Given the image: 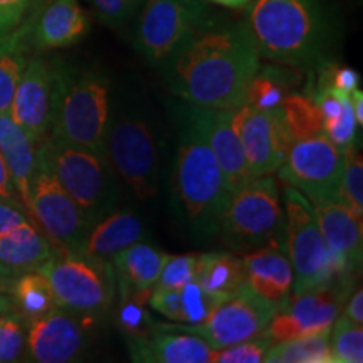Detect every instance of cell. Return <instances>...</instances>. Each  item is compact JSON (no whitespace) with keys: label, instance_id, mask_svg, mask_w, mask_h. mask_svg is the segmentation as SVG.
Returning <instances> with one entry per match:
<instances>
[{"label":"cell","instance_id":"cell-26","mask_svg":"<svg viewBox=\"0 0 363 363\" xmlns=\"http://www.w3.org/2000/svg\"><path fill=\"white\" fill-rule=\"evenodd\" d=\"M143 239V222L133 212H110L91 227L79 252L96 261L110 262L125 247Z\"/></svg>","mask_w":363,"mask_h":363},{"label":"cell","instance_id":"cell-38","mask_svg":"<svg viewBox=\"0 0 363 363\" xmlns=\"http://www.w3.org/2000/svg\"><path fill=\"white\" fill-rule=\"evenodd\" d=\"M272 345L264 333L254 337L246 342L229 345V347L217 348L212 355V362L216 363H261L264 362L266 352Z\"/></svg>","mask_w":363,"mask_h":363},{"label":"cell","instance_id":"cell-19","mask_svg":"<svg viewBox=\"0 0 363 363\" xmlns=\"http://www.w3.org/2000/svg\"><path fill=\"white\" fill-rule=\"evenodd\" d=\"M326 246L352 267L362 262V217H357L340 199H308Z\"/></svg>","mask_w":363,"mask_h":363},{"label":"cell","instance_id":"cell-33","mask_svg":"<svg viewBox=\"0 0 363 363\" xmlns=\"http://www.w3.org/2000/svg\"><path fill=\"white\" fill-rule=\"evenodd\" d=\"M293 142L323 133V116L320 104L310 93H289L279 106Z\"/></svg>","mask_w":363,"mask_h":363},{"label":"cell","instance_id":"cell-36","mask_svg":"<svg viewBox=\"0 0 363 363\" xmlns=\"http://www.w3.org/2000/svg\"><path fill=\"white\" fill-rule=\"evenodd\" d=\"M27 321L19 313L0 315V363L21 360L26 350Z\"/></svg>","mask_w":363,"mask_h":363},{"label":"cell","instance_id":"cell-21","mask_svg":"<svg viewBox=\"0 0 363 363\" xmlns=\"http://www.w3.org/2000/svg\"><path fill=\"white\" fill-rule=\"evenodd\" d=\"M235 108H214L208 128V142L224 177L229 195L238 192L254 177L249 170L242 143L234 120Z\"/></svg>","mask_w":363,"mask_h":363},{"label":"cell","instance_id":"cell-2","mask_svg":"<svg viewBox=\"0 0 363 363\" xmlns=\"http://www.w3.org/2000/svg\"><path fill=\"white\" fill-rule=\"evenodd\" d=\"M214 108L187 101L177 103V153L172 189L177 211L199 239L217 235V222L229 192L208 142V128Z\"/></svg>","mask_w":363,"mask_h":363},{"label":"cell","instance_id":"cell-13","mask_svg":"<svg viewBox=\"0 0 363 363\" xmlns=\"http://www.w3.org/2000/svg\"><path fill=\"white\" fill-rule=\"evenodd\" d=\"M276 308L244 284L239 291L227 296L197 325H180L211 345L214 350L259 337L269 325Z\"/></svg>","mask_w":363,"mask_h":363},{"label":"cell","instance_id":"cell-1","mask_svg":"<svg viewBox=\"0 0 363 363\" xmlns=\"http://www.w3.org/2000/svg\"><path fill=\"white\" fill-rule=\"evenodd\" d=\"M261 54L244 21L206 17L160 67L165 88L182 101L206 108L246 104Z\"/></svg>","mask_w":363,"mask_h":363},{"label":"cell","instance_id":"cell-8","mask_svg":"<svg viewBox=\"0 0 363 363\" xmlns=\"http://www.w3.org/2000/svg\"><path fill=\"white\" fill-rule=\"evenodd\" d=\"M104 155L138 201L158 192V142L155 125L142 108L126 106L110 118Z\"/></svg>","mask_w":363,"mask_h":363},{"label":"cell","instance_id":"cell-11","mask_svg":"<svg viewBox=\"0 0 363 363\" xmlns=\"http://www.w3.org/2000/svg\"><path fill=\"white\" fill-rule=\"evenodd\" d=\"M29 216L54 246L72 252H79L93 227V222L62 189L38 150L30 180Z\"/></svg>","mask_w":363,"mask_h":363},{"label":"cell","instance_id":"cell-27","mask_svg":"<svg viewBox=\"0 0 363 363\" xmlns=\"http://www.w3.org/2000/svg\"><path fill=\"white\" fill-rule=\"evenodd\" d=\"M219 301L222 299L207 293L197 281L175 289L153 288L148 298L153 310L184 325L201 323Z\"/></svg>","mask_w":363,"mask_h":363},{"label":"cell","instance_id":"cell-44","mask_svg":"<svg viewBox=\"0 0 363 363\" xmlns=\"http://www.w3.org/2000/svg\"><path fill=\"white\" fill-rule=\"evenodd\" d=\"M0 197L21 203L19 195L16 192V187H13L12 184V177L9 174V169L6 162H4L2 155H0Z\"/></svg>","mask_w":363,"mask_h":363},{"label":"cell","instance_id":"cell-48","mask_svg":"<svg viewBox=\"0 0 363 363\" xmlns=\"http://www.w3.org/2000/svg\"><path fill=\"white\" fill-rule=\"evenodd\" d=\"M9 288H11V284H9L6 279L0 278V291H2V293H9Z\"/></svg>","mask_w":363,"mask_h":363},{"label":"cell","instance_id":"cell-14","mask_svg":"<svg viewBox=\"0 0 363 363\" xmlns=\"http://www.w3.org/2000/svg\"><path fill=\"white\" fill-rule=\"evenodd\" d=\"M88 315L56 306L27 323L24 360L35 363H67L88 347L91 331Z\"/></svg>","mask_w":363,"mask_h":363},{"label":"cell","instance_id":"cell-6","mask_svg":"<svg viewBox=\"0 0 363 363\" xmlns=\"http://www.w3.org/2000/svg\"><path fill=\"white\" fill-rule=\"evenodd\" d=\"M38 153L93 225L113 212L120 189L106 157L56 135L40 142Z\"/></svg>","mask_w":363,"mask_h":363},{"label":"cell","instance_id":"cell-18","mask_svg":"<svg viewBox=\"0 0 363 363\" xmlns=\"http://www.w3.org/2000/svg\"><path fill=\"white\" fill-rule=\"evenodd\" d=\"M126 345L131 360L142 363H207L214 355V348L197 335L158 323L143 335H128Z\"/></svg>","mask_w":363,"mask_h":363},{"label":"cell","instance_id":"cell-23","mask_svg":"<svg viewBox=\"0 0 363 363\" xmlns=\"http://www.w3.org/2000/svg\"><path fill=\"white\" fill-rule=\"evenodd\" d=\"M169 256L143 240L118 252L110 261L116 276V293L150 296Z\"/></svg>","mask_w":363,"mask_h":363},{"label":"cell","instance_id":"cell-35","mask_svg":"<svg viewBox=\"0 0 363 363\" xmlns=\"http://www.w3.org/2000/svg\"><path fill=\"white\" fill-rule=\"evenodd\" d=\"M345 163L342 185H340V199L350 207L357 217L363 216V160L357 143L345 148Z\"/></svg>","mask_w":363,"mask_h":363},{"label":"cell","instance_id":"cell-43","mask_svg":"<svg viewBox=\"0 0 363 363\" xmlns=\"http://www.w3.org/2000/svg\"><path fill=\"white\" fill-rule=\"evenodd\" d=\"M26 220L33 219H29V212L26 211L22 203L0 197V235L9 233Z\"/></svg>","mask_w":363,"mask_h":363},{"label":"cell","instance_id":"cell-15","mask_svg":"<svg viewBox=\"0 0 363 363\" xmlns=\"http://www.w3.org/2000/svg\"><path fill=\"white\" fill-rule=\"evenodd\" d=\"M234 120L254 179L274 174L293 143L279 108L261 110L246 103L235 108Z\"/></svg>","mask_w":363,"mask_h":363},{"label":"cell","instance_id":"cell-42","mask_svg":"<svg viewBox=\"0 0 363 363\" xmlns=\"http://www.w3.org/2000/svg\"><path fill=\"white\" fill-rule=\"evenodd\" d=\"M43 2L44 0H0V35L13 33Z\"/></svg>","mask_w":363,"mask_h":363},{"label":"cell","instance_id":"cell-9","mask_svg":"<svg viewBox=\"0 0 363 363\" xmlns=\"http://www.w3.org/2000/svg\"><path fill=\"white\" fill-rule=\"evenodd\" d=\"M38 271L51 284L57 306L69 311L94 316L115 301L116 276L111 262L57 247Z\"/></svg>","mask_w":363,"mask_h":363},{"label":"cell","instance_id":"cell-25","mask_svg":"<svg viewBox=\"0 0 363 363\" xmlns=\"http://www.w3.org/2000/svg\"><path fill=\"white\" fill-rule=\"evenodd\" d=\"M35 145L9 111H0V155L6 162L19 201L29 212L30 180L35 170Z\"/></svg>","mask_w":363,"mask_h":363},{"label":"cell","instance_id":"cell-46","mask_svg":"<svg viewBox=\"0 0 363 363\" xmlns=\"http://www.w3.org/2000/svg\"><path fill=\"white\" fill-rule=\"evenodd\" d=\"M350 99H352L353 113H355L357 125L362 126L363 125V93H362V89L357 88L355 91H352Z\"/></svg>","mask_w":363,"mask_h":363},{"label":"cell","instance_id":"cell-47","mask_svg":"<svg viewBox=\"0 0 363 363\" xmlns=\"http://www.w3.org/2000/svg\"><path fill=\"white\" fill-rule=\"evenodd\" d=\"M206 2H212V4H217V6L234 9L235 11V9H246L251 0H206Z\"/></svg>","mask_w":363,"mask_h":363},{"label":"cell","instance_id":"cell-22","mask_svg":"<svg viewBox=\"0 0 363 363\" xmlns=\"http://www.w3.org/2000/svg\"><path fill=\"white\" fill-rule=\"evenodd\" d=\"M246 284L257 296L278 310L289 298L293 288V267L281 249L269 247L242 256Z\"/></svg>","mask_w":363,"mask_h":363},{"label":"cell","instance_id":"cell-40","mask_svg":"<svg viewBox=\"0 0 363 363\" xmlns=\"http://www.w3.org/2000/svg\"><path fill=\"white\" fill-rule=\"evenodd\" d=\"M98 21L110 29L131 24L143 0H89Z\"/></svg>","mask_w":363,"mask_h":363},{"label":"cell","instance_id":"cell-17","mask_svg":"<svg viewBox=\"0 0 363 363\" xmlns=\"http://www.w3.org/2000/svg\"><path fill=\"white\" fill-rule=\"evenodd\" d=\"M30 51H54L78 44L89 33V16L78 0H44L27 19Z\"/></svg>","mask_w":363,"mask_h":363},{"label":"cell","instance_id":"cell-5","mask_svg":"<svg viewBox=\"0 0 363 363\" xmlns=\"http://www.w3.org/2000/svg\"><path fill=\"white\" fill-rule=\"evenodd\" d=\"M217 234L234 252L286 247V220L278 182L256 177L234 192L217 222Z\"/></svg>","mask_w":363,"mask_h":363},{"label":"cell","instance_id":"cell-37","mask_svg":"<svg viewBox=\"0 0 363 363\" xmlns=\"http://www.w3.org/2000/svg\"><path fill=\"white\" fill-rule=\"evenodd\" d=\"M145 303H148V299L138 294H120L116 323L126 335H143L155 326L145 310Z\"/></svg>","mask_w":363,"mask_h":363},{"label":"cell","instance_id":"cell-34","mask_svg":"<svg viewBox=\"0 0 363 363\" xmlns=\"http://www.w3.org/2000/svg\"><path fill=\"white\" fill-rule=\"evenodd\" d=\"M330 352L333 363L363 362V328L360 323L338 316L330 330Z\"/></svg>","mask_w":363,"mask_h":363},{"label":"cell","instance_id":"cell-12","mask_svg":"<svg viewBox=\"0 0 363 363\" xmlns=\"http://www.w3.org/2000/svg\"><path fill=\"white\" fill-rule=\"evenodd\" d=\"M343 163V150L320 133L293 142L276 172L279 180L298 189L308 199H340Z\"/></svg>","mask_w":363,"mask_h":363},{"label":"cell","instance_id":"cell-45","mask_svg":"<svg viewBox=\"0 0 363 363\" xmlns=\"http://www.w3.org/2000/svg\"><path fill=\"white\" fill-rule=\"evenodd\" d=\"M348 320L355 321V323H363V291L362 288H358L355 293L352 294V298L348 299L347 310L343 313Z\"/></svg>","mask_w":363,"mask_h":363},{"label":"cell","instance_id":"cell-31","mask_svg":"<svg viewBox=\"0 0 363 363\" xmlns=\"http://www.w3.org/2000/svg\"><path fill=\"white\" fill-rule=\"evenodd\" d=\"M9 294L12 298L13 311L19 313L27 323L57 306L51 284L39 271L17 276L11 283Z\"/></svg>","mask_w":363,"mask_h":363},{"label":"cell","instance_id":"cell-3","mask_svg":"<svg viewBox=\"0 0 363 363\" xmlns=\"http://www.w3.org/2000/svg\"><path fill=\"white\" fill-rule=\"evenodd\" d=\"M246 26L261 57L298 71L330 61L333 26L325 0H251Z\"/></svg>","mask_w":363,"mask_h":363},{"label":"cell","instance_id":"cell-39","mask_svg":"<svg viewBox=\"0 0 363 363\" xmlns=\"http://www.w3.org/2000/svg\"><path fill=\"white\" fill-rule=\"evenodd\" d=\"M199 257L201 254H184V256H169L162 267L157 284L153 288L175 289L192 283L197 278Z\"/></svg>","mask_w":363,"mask_h":363},{"label":"cell","instance_id":"cell-24","mask_svg":"<svg viewBox=\"0 0 363 363\" xmlns=\"http://www.w3.org/2000/svg\"><path fill=\"white\" fill-rule=\"evenodd\" d=\"M347 284H325L318 288L305 289L294 293L286 299V303L278 310H283L291 315L296 323L301 326L303 335L318 333L331 328L338 318L340 306L345 299Z\"/></svg>","mask_w":363,"mask_h":363},{"label":"cell","instance_id":"cell-28","mask_svg":"<svg viewBox=\"0 0 363 363\" xmlns=\"http://www.w3.org/2000/svg\"><path fill=\"white\" fill-rule=\"evenodd\" d=\"M195 281L219 299L230 296L246 284L242 259L229 252L201 254Z\"/></svg>","mask_w":363,"mask_h":363},{"label":"cell","instance_id":"cell-4","mask_svg":"<svg viewBox=\"0 0 363 363\" xmlns=\"http://www.w3.org/2000/svg\"><path fill=\"white\" fill-rule=\"evenodd\" d=\"M110 89V78L99 69L71 66L56 59L51 135L104 155L111 118Z\"/></svg>","mask_w":363,"mask_h":363},{"label":"cell","instance_id":"cell-10","mask_svg":"<svg viewBox=\"0 0 363 363\" xmlns=\"http://www.w3.org/2000/svg\"><path fill=\"white\" fill-rule=\"evenodd\" d=\"M207 16L206 0H143L133 19V48L160 69Z\"/></svg>","mask_w":363,"mask_h":363},{"label":"cell","instance_id":"cell-16","mask_svg":"<svg viewBox=\"0 0 363 363\" xmlns=\"http://www.w3.org/2000/svg\"><path fill=\"white\" fill-rule=\"evenodd\" d=\"M54 61L43 56L27 57L9 108L12 120L35 145L51 135Z\"/></svg>","mask_w":363,"mask_h":363},{"label":"cell","instance_id":"cell-32","mask_svg":"<svg viewBox=\"0 0 363 363\" xmlns=\"http://www.w3.org/2000/svg\"><path fill=\"white\" fill-rule=\"evenodd\" d=\"M331 330V328H330ZM330 330L303 335L267 348V363H333L330 352Z\"/></svg>","mask_w":363,"mask_h":363},{"label":"cell","instance_id":"cell-30","mask_svg":"<svg viewBox=\"0 0 363 363\" xmlns=\"http://www.w3.org/2000/svg\"><path fill=\"white\" fill-rule=\"evenodd\" d=\"M27 21L11 34L0 35V111H9L17 81L29 57Z\"/></svg>","mask_w":363,"mask_h":363},{"label":"cell","instance_id":"cell-29","mask_svg":"<svg viewBox=\"0 0 363 363\" xmlns=\"http://www.w3.org/2000/svg\"><path fill=\"white\" fill-rule=\"evenodd\" d=\"M281 65L259 66L247 86L246 103L261 110H278L298 83L296 71Z\"/></svg>","mask_w":363,"mask_h":363},{"label":"cell","instance_id":"cell-7","mask_svg":"<svg viewBox=\"0 0 363 363\" xmlns=\"http://www.w3.org/2000/svg\"><path fill=\"white\" fill-rule=\"evenodd\" d=\"M283 201L286 251L293 267L294 293L347 278L353 267L326 246L306 195L286 185Z\"/></svg>","mask_w":363,"mask_h":363},{"label":"cell","instance_id":"cell-20","mask_svg":"<svg viewBox=\"0 0 363 363\" xmlns=\"http://www.w3.org/2000/svg\"><path fill=\"white\" fill-rule=\"evenodd\" d=\"M56 249L35 222H22L0 235V278L11 284L17 276L38 271Z\"/></svg>","mask_w":363,"mask_h":363},{"label":"cell","instance_id":"cell-41","mask_svg":"<svg viewBox=\"0 0 363 363\" xmlns=\"http://www.w3.org/2000/svg\"><path fill=\"white\" fill-rule=\"evenodd\" d=\"M318 81L315 89H337L350 94L360 86V76L355 69L347 66H340L337 62L325 61L316 67Z\"/></svg>","mask_w":363,"mask_h":363}]
</instances>
